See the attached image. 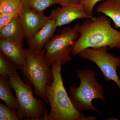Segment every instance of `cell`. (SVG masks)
Instances as JSON below:
<instances>
[{"label": "cell", "instance_id": "4", "mask_svg": "<svg viewBox=\"0 0 120 120\" xmlns=\"http://www.w3.org/2000/svg\"><path fill=\"white\" fill-rule=\"evenodd\" d=\"M9 79L15 94L16 111L20 120H47L46 103L41 99L34 97L32 86L26 84L18 73L10 76Z\"/></svg>", "mask_w": 120, "mask_h": 120}, {"label": "cell", "instance_id": "11", "mask_svg": "<svg viewBox=\"0 0 120 120\" xmlns=\"http://www.w3.org/2000/svg\"><path fill=\"white\" fill-rule=\"evenodd\" d=\"M56 22L51 19L45 26L28 41V47L33 49L41 50L49 41L57 27Z\"/></svg>", "mask_w": 120, "mask_h": 120}, {"label": "cell", "instance_id": "20", "mask_svg": "<svg viewBox=\"0 0 120 120\" xmlns=\"http://www.w3.org/2000/svg\"><path fill=\"white\" fill-rule=\"evenodd\" d=\"M19 17V12H13L5 14H0V30L8 25L12 21Z\"/></svg>", "mask_w": 120, "mask_h": 120}, {"label": "cell", "instance_id": "19", "mask_svg": "<svg viewBox=\"0 0 120 120\" xmlns=\"http://www.w3.org/2000/svg\"><path fill=\"white\" fill-rule=\"evenodd\" d=\"M102 0H80L79 3L83 5L84 11L91 19H95L93 14V9L98 2Z\"/></svg>", "mask_w": 120, "mask_h": 120}, {"label": "cell", "instance_id": "14", "mask_svg": "<svg viewBox=\"0 0 120 120\" xmlns=\"http://www.w3.org/2000/svg\"><path fill=\"white\" fill-rule=\"evenodd\" d=\"M12 88L9 79L0 76V98L11 109L16 110L17 107V99L14 96Z\"/></svg>", "mask_w": 120, "mask_h": 120}, {"label": "cell", "instance_id": "8", "mask_svg": "<svg viewBox=\"0 0 120 120\" xmlns=\"http://www.w3.org/2000/svg\"><path fill=\"white\" fill-rule=\"evenodd\" d=\"M19 18L23 27L25 38L28 41L51 19L37 12L27 5L23 4L20 11Z\"/></svg>", "mask_w": 120, "mask_h": 120}, {"label": "cell", "instance_id": "21", "mask_svg": "<svg viewBox=\"0 0 120 120\" xmlns=\"http://www.w3.org/2000/svg\"><path fill=\"white\" fill-rule=\"evenodd\" d=\"M57 4L61 6H68L79 4L80 0H56Z\"/></svg>", "mask_w": 120, "mask_h": 120}, {"label": "cell", "instance_id": "1", "mask_svg": "<svg viewBox=\"0 0 120 120\" xmlns=\"http://www.w3.org/2000/svg\"><path fill=\"white\" fill-rule=\"evenodd\" d=\"M106 16L94 19H88L79 25L80 35L72 44L71 53L78 55L89 48L98 49L107 46L110 49H120V31L114 29Z\"/></svg>", "mask_w": 120, "mask_h": 120}, {"label": "cell", "instance_id": "7", "mask_svg": "<svg viewBox=\"0 0 120 120\" xmlns=\"http://www.w3.org/2000/svg\"><path fill=\"white\" fill-rule=\"evenodd\" d=\"M108 47L98 49L87 48L79 54L81 58L94 62L101 71L103 76L108 82L113 81L116 83L120 90V80L117 72L120 67V58L108 53Z\"/></svg>", "mask_w": 120, "mask_h": 120}, {"label": "cell", "instance_id": "9", "mask_svg": "<svg viewBox=\"0 0 120 120\" xmlns=\"http://www.w3.org/2000/svg\"><path fill=\"white\" fill-rule=\"evenodd\" d=\"M49 16L54 20L57 26L59 27L68 24L75 20L90 19L84 11L83 5L80 3L57 8L52 11Z\"/></svg>", "mask_w": 120, "mask_h": 120}, {"label": "cell", "instance_id": "10", "mask_svg": "<svg viewBox=\"0 0 120 120\" xmlns=\"http://www.w3.org/2000/svg\"><path fill=\"white\" fill-rule=\"evenodd\" d=\"M23 47L7 39L0 38V52L19 69L26 59V52Z\"/></svg>", "mask_w": 120, "mask_h": 120}, {"label": "cell", "instance_id": "22", "mask_svg": "<svg viewBox=\"0 0 120 120\" xmlns=\"http://www.w3.org/2000/svg\"></svg>", "mask_w": 120, "mask_h": 120}, {"label": "cell", "instance_id": "15", "mask_svg": "<svg viewBox=\"0 0 120 120\" xmlns=\"http://www.w3.org/2000/svg\"><path fill=\"white\" fill-rule=\"evenodd\" d=\"M19 68L0 52V75L9 78L12 75L17 73Z\"/></svg>", "mask_w": 120, "mask_h": 120}, {"label": "cell", "instance_id": "12", "mask_svg": "<svg viewBox=\"0 0 120 120\" xmlns=\"http://www.w3.org/2000/svg\"><path fill=\"white\" fill-rule=\"evenodd\" d=\"M0 38L7 39L23 47L25 35L19 17L0 30Z\"/></svg>", "mask_w": 120, "mask_h": 120}, {"label": "cell", "instance_id": "6", "mask_svg": "<svg viewBox=\"0 0 120 120\" xmlns=\"http://www.w3.org/2000/svg\"><path fill=\"white\" fill-rule=\"evenodd\" d=\"M79 25L76 23L72 28H63L59 34L54 35L45 46V60L49 67L56 62L64 65L72 60L70 54L72 44L79 37Z\"/></svg>", "mask_w": 120, "mask_h": 120}, {"label": "cell", "instance_id": "3", "mask_svg": "<svg viewBox=\"0 0 120 120\" xmlns=\"http://www.w3.org/2000/svg\"><path fill=\"white\" fill-rule=\"evenodd\" d=\"M26 49V59L20 69L24 81L32 86L35 95L47 104L49 102L46 96V89L50 84L53 77L52 69L45 61L44 48L41 50L29 48Z\"/></svg>", "mask_w": 120, "mask_h": 120}, {"label": "cell", "instance_id": "16", "mask_svg": "<svg viewBox=\"0 0 120 120\" xmlns=\"http://www.w3.org/2000/svg\"><path fill=\"white\" fill-rule=\"evenodd\" d=\"M22 4L27 5L35 11L41 14L49 7L57 4L56 0H22Z\"/></svg>", "mask_w": 120, "mask_h": 120}, {"label": "cell", "instance_id": "17", "mask_svg": "<svg viewBox=\"0 0 120 120\" xmlns=\"http://www.w3.org/2000/svg\"><path fill=\"white\" fill-rule=\"evenodd\" d=\"M22 4V0H0V14L19 12Z\"/></svg>", "mask_w": 120, "mask_h": 120}, {"label": "cell", "instance_id": "2", "mask_svg": "<svg viewBox=\"0 0 120 120\" xmlns=\"http://www.w3.org/2000/svg\"><path fill=\"white\" fill-rule=\"evenodd\" d=\"M62 64L54 62L51 66L53 80L46 89V96L50 106L47 120H96L94 116L86 117L73 105L64 85L61 74Z\"/></svg>", "mask_w": 120, "mask_h": 120}, {"label": "cell", "instance_id": "13", "mask_svg": "<svg viewBox=\"0 0 120 120\" xmlns=\"http://www.w3.org/2000/svg\"><path fill=\"white\" fill-rule=\"evenodd\" d=\"M97 11L110 18L116 28H120V0H106L97 7Z\"/></svg>", "mask_w": 120, "mask_h": 120}, {"label": "cell", "instance_id": "18", "mask_svg": "<svg viewBox=\"0 0 120 120\" xmlns=\"http://www.w3.org/2000/svg\"><path fill=\"white\" fill-rule=\"evenodd\" d=\"M0 120H20L17 111L9 109L6 105L0 103Z\"/></svg>", "mask_w": 120, "mask_h": 120}, {"label": "cell", "instance_id": "5", "mask_svg": "<svg viewBox=\"0 0 120 120\" xmlns=\"http://www.w3.org/2000/svg\"><path fill=\"white\" fill-rule=\"evenodd\" d=\"M76 73L80 81L79 86L77 88L72 86L69 87V96L73 105L79 112L91 110L101 114L92 102L97 99L106 101L104 88L97 81L96 73L89 69L79 70Z\"/></svg>", "mask_w": 120, "mask_h": 120}]
</instances>
